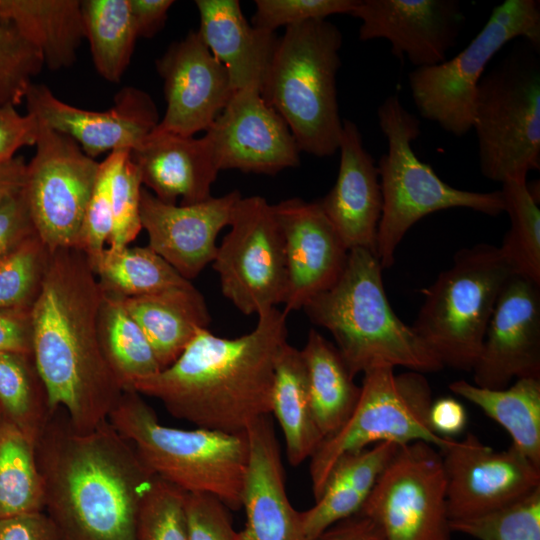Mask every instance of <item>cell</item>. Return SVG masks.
I'll list each match as a JSON object with an SVG mask.
<instances>
[{
  "instance_id": "obj_14",
  "label": "cell",
  "mask_w": 540,
  "mask_h": 540,
  "mask_svg": "<svg viewBox=\"0 0 540 540\" xmlns=\"http://www.w3.org/2000/svg\"><path fill=\"white\" fill-rule=\"evenodd\" d=\"M360 513L379 525L384 540H450L439 449L421 441L400 446Z\"/></svg>"
},
{
  "instance_id": "obj_13",
  "label": "cell",
  "mask_w": 540,
  "mask_h": 540,
  "mask_svg": "<svg viewBox=\"0 0 540 540\" xmlns=\"http://www.w3.org/2000/svg\"><path fill=\"white\" fill-rule=\"evenodd\" d=\"M229 226L212 262L222 294L245 315L283 304L286 258L273 206L262 196L241 197Z\"/></svg>"
},
{
  "instance_id": "obj_46",
  "label": "cell",
  "mask_w": 540,
  "mask_h": 540,
  "mask_svg": "<svg viewBox=\"0 0 540 540\" xmlns=\"http://www.w3.org/2000/svg\"><path fill=\"white\" fill-rule=\"evenodd\" d=\"M184 515L188 540H234L231 510L217 497L185 492Z\"/></svg>"
},
{
  "instance_id": "obj_31",
  "label": "cell",
  "mask_w": 540,
  "mask_h": 540,
  "mask_svg": "<svg viewBox=\"0 0 540 540\" xmlns=\"http://www.w3.org/2000/svg\"><path fill=\"white\" fill-rule=\"evenodd\" d=\"M271 414L282 430L289 464L299 466L311 458L323 436L312 414L301 351L288 342L282 346L275 363Z\"/></svg>"
},
{
  "instance_id": "obj_25",
  "label": "cell",
  "mask_w": 540,
  "mask_h": 540,
  "mask_svg": "<svg viewBox=\"0 0 540 540\" xmlns=\"http://www.w3.org/2000/svg\"><path fill=\"white\" fill-rule=\"evenodd\" d=\"M130 158L137 165L142 184L159 200L191 205L211 198L219 172L205 136L194 138L153 130Z\"/></svg>"
},
{
  "instance_id": "obj_26",
  "label": "cell",
  "mask_w": 540,
  "mask_h": 540,
  "mask_svg": "<svg viewBox=\"0 0 540 540\" xmlns=\"http://www.w3.org/2000/svg\"><path fill=\"white\" fill-rule=\"evenodd\" d=\"M200 34L213 56L225 67L234 92L261 91L279 38L244 17L237 0H196Z\"/></svg>"
},
{
  "instance_id": "obj_29",
  "label": "cell",
  "mask_w": 540,
  "mask_h": 540,
  "mask_svg": "<svg viewBox=\"0 0 540 540\" xmlns=\"http://www.w3.org/2000/svg\"><path fill=\"white\" fill-rule=\"evenodd\" d=\"M0 24L34 45L51 70L72 66L84 39L79 0H0Z\"/></svg>"
},
{
  "instance_id": "obj_16",
  "label": "cell",
  "mask_w": 540,
  "mask_h": 540,
  "mask_svg": "<svg viewBox=\"0 0 540 540\" xmlns=\"http://www.w3.org/2000/svg\"><path fill=\"white\" fill-rule=\"evenodd\" d=\"M204 136L219 171L274 175L300 163L289 127L257 88L234 92Z\"/></svg>"
},
{
  "instance_id": "obj_54",
  "label": "cell",
  "mask_w": 540,
  "mask_h": 540,
  "mask_svg": "<svg viewBox=\"0 0 540 540\" xmlns=\"http://www.w3.org/2000/svg\"><path fill=\"white\" fill-rule=\"evenodd\" d=\"M26 165L23 157L0 163V204L23 188Z\"/></svg>"
},
{
  "instance_id": "obj_10",
  "label": "cell",
  "mask_w": 540,
  "mask_h": 540,
  "mask_svg": "<svg viewBox=\"0 0 540 540\" xmlns=\"http://www.w3.org/2000/svg\"><path fill=\"white\" fill-rule=\"evenodd\" d=\"M363 375L360 396L350 417L321 442L310 458L315 500L337 461L347 454L380 442L403 446L421 441L441 449L450 440L431 429L432 390L423 373L408 370L395 374L394 368L381 367Z\"/></svg>"
},
{
  "instance_id": "obj_44",
  "label": "cell",
  "mask_w": 540,
  "mask_h": 540,
  "mask_svg": "<svg viewBox=\"0 0 540 540\" xmlns=\"http://www.w3.org/2000/svg\"><path fill=\"white\" fill-rule=\"evenodd\" d=\"M129 150H118L108 154L99 163L97 177L90 195L80 232L77 249L82 251L90 264L105 249L111 232V182L114 171L129 153Z\"/></svg>"
},
{
  "instance_id": "obj_1",
  "label": "cell",
  "mask_w": 540,
  "mask_h": 540,
  "mask_svg": "<svg viewBox=\"0 0 540 540\" xmlns=\"http://www.w3.org/2000/svg\"><path fill=\"white\" fill-rule=\"evenodd\" d=\"M35 452L59 540H137L139 509L156 476L108 420L79 432L57 409Z\"/></svg>"
},
{
  "instance_id": "obj_35",
  "label": "cell",
  "mask_w": 540,
  "mask_h": 540,
  "mask_svg": "<svg viewBox=\"0 0 540 540\" xmlns=\"http://www.w3.org/2000/svg\"><path fill=\"white\" fill-rule=\"evenodd\" d=\"M90 266L103 292L120 298L144 296L191 282L148 246L107 247Z\"/></svg>"
},
{
  "instance_id": "obj_9",
  "label": "cell",
  "mask_w": 540,
  "mask_h": 540,
  "mask_svg": "<svg viewBox=\"0 0 540 540\" xmlns=\"http://www.w3.org/2000/svg\"><path fill=\"white\" fill-rule=\"evenodd\" d=\"M538 52L526 41L485 72L478 84L472 129L480 171L489 180L527 179L529 171L540 168Z\"/></svg>"
},
{
  "instance_id": "obj_5",
  "label": "cell",
  "mask_w": 540,
  "mask_h": 540,
  "mask_svg": "<svg viewBox=\"0 0 540 540\" xmlns=\"http://www.w3.org/2000/svg\"><path fill=\"white\" fill-rule=\"evenodd\" d=\"M108 421L157 477L187 493H206L242 509L248 466L246 431L231 434L163 425L140 394L124 391Z\"/></svg>"
},
{
  "instance_id": "obj_32",
  "label": "cell",
  "mask_w": 540,
  "mask_h": 540,
  "mask_svg": "<svg viewBox=\"0 0 540 540\" xmlns=\"http://www.w3.org/2000/svg\"><path fill=\"white\" fill-rule=\"evenodd\" d=\"M449 388L501 425L511 437V446L540 467V378L516 379L503 389L457 380Z\"/></svg>"
},
{
  "instance_id": "obj_34",
  "label": "cell",
  "mask_w": 540,
  "mask_h": 540,
  "mask_svg": "<svg viewBox=\"0 0 540 540\" xmlns=\"http://www.w3.org/2000/svg\"><path fill=\"white\" fill-rule=\"evenodd\" d=\"M81 16L95 69L105 80L119 82L138 38L129 0H84Z\"/></svg>"
},
{
  "instance_id": "obj_4",
  "label": "cell",
  "mask_w": 540,
  "mask_h": 540,
  "mask_svg": "<svg viewBox=\"0 0 540 540\" xmlns=\"http://www.w3.org/2000/svg\"><path fill=\"white\" fill-rule=\"evenodd\" d=\"M382 271L375 252L352 249L338 280L303 310L311 322L331 333L354 377L381 367L441 370L444 366L434 353L392 309Z\"/></svg>"
},
{
  "instance_id": "obj_30",
  "label": "cell",
  "mask_w": 540,
  "mask_h": 540,
  "mask_svg": "<svg viewBox=\"0 0 540 540\" xmlns=\"http://www.w3.org/2000/svg\"><path fill=\"white\" fill-rule=\"evenodd\" d=\"M306 368L308 393L315 423L323 440L336 433L353 412L361 387L354 382L336 346L310 329L300 350Z\"/></svg>"
},
{
  "instance_id": "obj_12",
  "label": "cell",
  "mask_w": 540,
  "mask_h": 540,
  "mask_svg": "<svg viewBox=\"0 0 540 540\" xmlns=\"http://www.w3.org/2000/svg\"><path fill=\"white\" fill-rule=\"evenodd\" d=\"M39 123L22 192L36 235L52 254L77 249L100 162L67 135Z\"/></svg>"
},
{
  "instance_id": "obj_36",
  "label": "cell",
  "mask_w": 540,
  "mask_h": 540,
  "mask_svg": "<svg viewBox=\"0 0 540 540\" xmlns=\"http://www.w3.org/2000/svg\"><path fill=\"white\" fill-rule=\"evenodd\" d=\"M44 510L35 443L0 416V518Z\"/></svg>"
},
{
  "instance_id": "obj_43",
  "label": "cell",
  "mask_w": 540,
  "mask_h": 540,
  "mask_svg": "<svg viewBox=\"0 0 540 540\" xmlns=\"http://www.w3.org/2000/svg\"><path fill=\"white\" fill-rule=\"evenodd\" d=\"M143 188L140 171L127 153L117 165L111 182L112 226L108 247L128 246L142 230L140 199Z\"/></svg>"
},
{
  "instance_id": "obj_49",
  "label": "cell",
  "mask_w": 540,
  "mask_h": 540,
  "mask_svg": "<svg viewBox=\"0 0 540 540\" xmlns=\"http://www.w3.org/2000/svg\"><path fill=\"white\" fill-rule=\"evenodd\" d=\"M0 540H59L44 510L0 518Z\"/></svg>"
},
{
  "instance_id": "obj_19",
  "label": "cell",
  "mask_w": 540,
  "mask_h": 540,
  "mask_svg": "<svg viewBox=\"0 0 540 540\" xmlns=\"http://www.w3.org/2000/svg\"><path fill=\"white\" fill-rule=\"evenodd\" d=\"M474 384L503 389L540 378V284L512 275L502 289L472 369Z\"/></svg>"
},
{
  "instance_id": "obj_28",
  "label": "cell",
  "mask_w": 540,
  "mask_h": 540,
  "mask_svg": "<svg viewBox=\"0 0 540 540\" xmlns=\"http://www.w3.org/2000/svg\"><path fill=\"white\" fill-rule=\"evenodd\" d=\"M399 447L393 442H380L337 461L315 504L301 512L303 529L310 540L361 511Z\"/></svg>"
},
{
  "instance_id": "obj_22",
  "label": "cell",
  "mask_w": 540,
  "mask_h": 540,
  "mask_svg": "<svg viewBox=\"0 0 540 540\" xmlns=\"http://www.w3.org/2000/svg\"><path fill=\"white\" fill-rule=\"evenodd\" d=\"M238 190L191 205L168 204L143 186L140 199L142 229L148 247L188 281L213 262L219 232L230 225Z\"/></svg>"
},
{
  "instance_id": "obj_41",
  "label": "cell",
  "mask_w": 540,
  "mask_h": 540,
  "mask_svg": "<svg viewBox=\"0 0 540 540\" xmlns=\"http://www.w3.org/2000/svg\"><path fill=\"white\" fill-rule=\"evenodd\" d=\"M184 494L156 476L139 509L137 540H188Z\"/></svg>"
},
{
  "instance_id": "obj_48",
  "label": "cell",
  "mask_w": 540,
  "mask_h": 540,
  "mask_svg": "<svg viewBox=\"0 0 540 540\" xmlns=\"http://www.w3.org/2000/svg\"><path fill=\"white\" fill-rule=\"evenodd\" d=\"M39 128L33 114L21 115L11 104L0 106V163L12 160L21 147L35 145Z\"/></svg>"
},
{
  "instance_id": "obj_2",
  "label": "cell",
  "mask_w": 540,
  "mask_h": 540,
  "mask_svg": "<svg viewBox=\"0 0 540 540\" xmlns=\"http://www.w3.org/2000/svg\"><path fill=\"white\" fill-rule=\"evenodd\" d=\"M102 298L86 255L62 249L51 254L31 308L32 357L50 412L63 409L79 432L107 421L124 392L100 345Z\"/></svg>"
},
{
  "instance_id": "obj_37",
  "label": "cell",
  "mask_w": 540,
  "mask_h": 540,
  "mask_svg": "<svg viewBox=\"0 0 540 540\" xmlns=\"http://www.w3.org/2000/svg\"><path fill=\"white\" fill-rule=\"evenodd\" d=\"M0 410L36 443L52 414L32 355L0 353Z\"/></svg>"
},
{
  "instance_id": "obj_47",
  "label": "cell",
  "mask_w": 540,
  "mask_h": 540,
  "mask_svg": "<svg viewBox=\"0 0 540 540\" xmlns=\"http://www.w3.org/2000/svg\"><path fill=\"white\" fill-rule=\"evenodd\" d=\"M36 235L22 189L0 204V261Z\"/></svg>"
},
{
  "instance_id": "obj_52",
  "label": "cell",
  "mask_w": 540,
  "mask_h": 540,
  "mask_svg": "<svg viewBox=\"0 0 540 540\" xmlns=\"http://www.w3.org/2000/svg\"><path fill=\"white\" fill-rule=\"evenodd\" d=\"M172 0H129L137 37L151 38L165 25Z\"/></svg>"
},
{
  "instance_id": "obj_23",
  "label": "cell",
  "mask_w": 540,
  "mask_h": 540,
  "mask_svg": "<svg viewBox=\"0 0 540 540\" xmlns=\"http://www.w3.org/2000/svg\"><path fill=\"white\" fill-rule=\"evenodd\" d=\"M248 466L242 494L245 524L234 540H310L301 512L291 504L281 450L270 415L259 417L246 429Z\"/></svg>"
},
{
  "instance_id": "obj_11",
  "label": "cell",
  "mask_w": 540,
  "mask_h": 540,
  "mask_svg": "<svg viewBox=\"0 0 540 540\" xmlns=\"http://www.w3.org/2000/svg\"><path fill=\"white\" fill-rule=\"evenodd\" d=\"M519 37L540 48L539 1L502 2L456 56L412 70L408 81L419 114L454 136L467 134L472 129L476 90L488 63L504 45Z\"/></svg>"
},
{
  "instance_id": "obj_51",
  "label": "cell",
  "mask_w": 540,
  "mask_h": 540,
  "mask_svg": "<svg viewBox=\"0 0 540 540\" xmlns=\"http://www.w3.org/2000/svg\"><path fill=\"white\" fill-rule=\"evenodd\" d=\"M429 423L435 434L443 438H454L466 427L467 413L464 406L451 397L432 402Z\"/></svg>"
},
{
  "instance_id": "obj_55",
  "label": "cell",
  "mask_w": 540,
  "mask_h": 540,
  "mask_svg": "<svg viewBox=\"0 0 540 540\" xmlns=\"http://www.w3.org/2000/svg\"><path fill=\"white\" fill-rule=\"evenodd\" d=\"M0 416H1V410H0Z\"/></svg>"
},
{
  "instance_id": "obj_7",
  "label": "cell",
  "mask_w": 540,
  "mask_h": 540,
  "mask_svg": "<svg viewBox=\"0 0 540 540\" xmlns=\"http://www.w3.org/2000/svg\"><path fill=\"white\" fill-rule=\"evenodd\" d=\"M377 117L388 143L387 153L377 165L383 203L376 255L383 269L394 264L396 249L409 229L431 213L450 208L491 216L504 212L500 190L474 192L452 187L417 157L412 143L420 135V121L397 95L381 103Z\"/></svg>"
},
{
  "instance_id": "obj_21",
  "label": "cell",
  "mask_w": 540,
  "mask_h": 540,
  "mask_svg": "<svg viewBox=\"0 0 540 540\" xmlns=\"http://www.w3.org/2000/svg\"><path fill=\"white\" fill-rule=\"evenodd\" d=\"M272 206L284 241L287 315L338 280L349 250L317 201L289 198Z\"/></svg>"
},
{
  "instance_id": "obj_39",
  "label": "cell",
  "mask_w": 540,
  "mask_h": 540,
  "mask_svg": "<svg viewBox=\"0 0 540 540\" xmlns=\"http://www.w3.org/2000/svg\"><path fill=\"white\" fill-rule=\"evenodd\" d=\"M450 528L478 540H540V487L499 509L450 521Z\"/></svg>"
},
{
  "instance_id": "obj_18",
  "label": "cell",
  "mask_w": 540,
  "mask_h": 540,
  "mask_svg": "<svg viewBox=\"0 0 540 540\" xmlns=\"http://www.w3.org/2000/svg\"><path fill=\"white\" fill-rule=\"evenodd\" d=\"M156 69L167 104L154 129L159 132L194 136L206 131L234 94L227 70L198 31L171 43L156 60Z\"/></svg>"
},
{
  "instance_id": "obj_3",
  "label": "cell",
  "mask_w": 540,
  "mask_h": 540,
  "mask_svg": "<svg viewBox=\"0 0 540 540\" xmlns=\"http://www.w3.org/2000/svg\"><path fill=\"white\" fill-rule=\"evenodd\" d=\"M287 315L276 308L237 338L201 329L181 355L131 391L160 401L171 416L197 428L237 434L271 415L274 369L287 343Z\"/></svg>"
},
{
  "instance_id": "obj_15",
  "label": "cell",
  "mask_w": 540,
  "mask_h": 540,
  "mask_svg": "<svg viewBox=\"0 0 540 540\" xmlns=\"http://www.w3.org/2000/svg\"><path fill=\"white\" fill-rule=\"evenodd\" d=\"M439 452L450 521L499 509L540 487V467L511 445L495 451L468 433Z\"/></svg>"
},
{
  "instance_id": "obj_40",
  "label": "cell",
  "mask_w": 540,
  "mask_h": 540,
  "mask_svg": "<svg viewBox=\"0 0 540 540\" xmlns=\"http://www.w3.org/2000/svg\"><path fill=\"white\" fill-rule=\"evenodd\" d=\"M51 253L37 235L0 261V309H30L40 292Z\"/></svg>"
},
{
  "instance_id": "obj_24",
  "label": "cell",
  "mask_w": 540,
  "mask_h": 540,
  "mask_svg": "<svg viewBox=\"0 0 540 540\" xmlns=\"http://www.w3.org/2000/svg\"><path fill=\"white\" fill-rule=\"evenodd\" d=\"M338 150L336 182L317 202L349 251L363 248L376 253L383 203L379 173L350 120H343Z\"/></svg>"
},
{
  "instance_id": "obj_17",
  "label": "cell",
  "mask_w": 540,
  "mask_h": 540,
  "mask_svg": "<svg viewBox=\"0 0 540 540\" xmlns=\"http://www.w3.org/2000/svg\"><path fill=\"white\" fill-rule=\"evenodd\" d=\"M24 100L28 113L48 128L73 139L93 159L105 152L135 149L160 121L151 96L131 86L123 88L106 111L65 103L45 84L32 83Z\"/></svg>"
},
{
  "instance_id": "obj_6",
  "label": "cell",
  "mask_w": 540,
  "mask_h": 540,
  "mask_svg": "<svg viewBox=\"0 0 540 540\" xmlns=\"http://www.w3.org/2000/svg\"><path fill=\"white\" fill-rule=\"evenodd\" d=\"M342 34L326 19L286 27L261 96L285 121L300 151L332 156L342 123L337 99Z\"/></svg>"
},
{
  "instance_id": "obj_53",
  "label": "cell",
  "mask_w": 540,
  "mask_h": 540,
  "mask_svg": "<svg viewBox=\"0 0 540 540\" xmlns=\"http://www.w3.org/2000/svg\"><path fill=\"white\" fill-rule=\"evenodd\" d=\"M315 540H384V536L374 520L359 512L330 526Z\"/></svg>"
},
{
  "instance_id": "obj_45",
  "label": "cell",
  "mask_w": 540,
  "mask_h": 540,
  "mask_svg": "<svg viewBox=\"0 0 540 540\" xmlns=\"http://www.w3.org/2000/svg\"><path fill=\"white\" fill-rule=\"evenodd\" d=\"M357 0H256L252 25L266 31L335 14H351Z\"/></svg>"
},
{
  "instance_id": "obj_38",
  "label": "cell",
  "mask_w": 540,
  "mask_h": 540,
  "mask_svg": "<svg viewBox=\"0 0 540 540\" xmlns=\"http://www.w3.org/2000/svg\"><path fill=\"white\" fill-rule=\"evenodd\" d=\"M500 190L510 228L499 248L514 275L540 284V210L527 179L505 180Z\"/></svg>"
},
{
  "instance_id": "obj_42",
  "label": "cell",
  "mask_w": 540,
  "mask_h": 540,
  "mask_svg": "<svg viewBox=\"0 0 540 540\" xmlns=\"http://www.w3.org/2000/svg\"><path fill=\"white\" fill-rule=\"evenodd\" d=\"M43 67L39 50L15 28L0 24V106L19 105Z\"/></svg>"
},
{
  "instance_id": "obj_20",
  "label": "cell",
  "mask_w": 540,
  "mask_h": 540,
  "mask_svg": "<svg viewBox=\"0 0 540 540\" xmlns=\"http://www.w3.org/2000/svg\"><path fill=\"white\" fill-rule=\"evenodd\" d=\"M359 39H386L391 53L416 68L441 63L465 22L457 0H357Z\"/></svg>"
},
{
  "instance_id": "obj_50",
  "label": "cell",
  "mask_w": 540,
  "mask_h": 540,
  "mask_svg": "<svg viewBox=\"0 0 540 540\" xmlns=\"http://www.w3.org/2000/svg\"><path fill=\"white\" fill-rule=\"evenodd\" d=\"M0 353L32 355L30 309H0Z\"/></svg>"
},
{
  "instance_id": "obj_33",
  "label": "cell",
  "mask_w": 540,
  "mask_h": 540,
  "mask_svg": "<svg viewBox=\"0 0 540 540\" xmlns=\"http://www.w3.org/2000/svg\"><path fill=\"white\" fill-rule=\"evenodd\" d=\"M98 333L104 358L123 391H131L137 381L161 370L147 337L127 311L123 298L103 292Z\"/></svg>"
},
{
  "instance_id": "obj_27",
  "label": "cell",
  "mask_w": 540,
  "mask_h": 540,
  "mask_svg": "<svg viewBox=\"0 0 540 540\" xmlns=\"http://www.w3.org/2000/svg\"><path fill=\"white\" fill-rule=\"evenodd\" d=\"M147 337L161 370L171 365L211 316L203 295L188 283L152 294L123 298Z\"/></svg>"
},
{
  "instance_id": "obj_8",
  "label": "cell",
  "mask_w": 540,
  "mask_h": 540,
  "mask_svg": "<svg viewBox=\"0 0 540 540\" xmlns=\"http://www.w3.org/2000/svg\"><path fill=\"white\" fill-rule=\"evenodd\" d=\"M512 275L498 247L477 244L457 252L452 266L425 290L411 327L443 366L472 371L499 295Z\"/></svg>"
}]
</instances>
